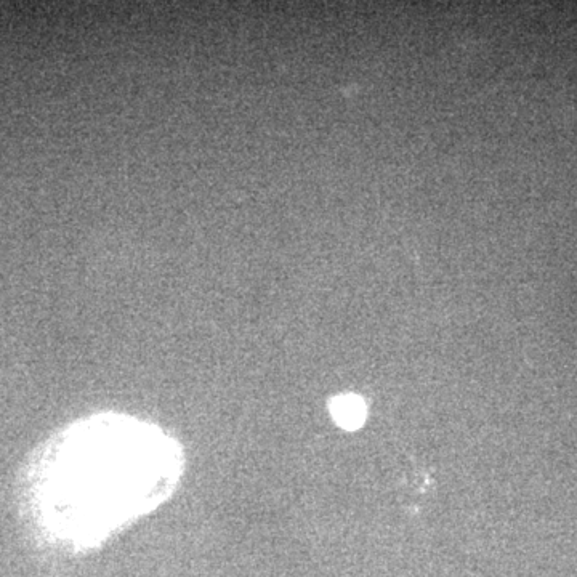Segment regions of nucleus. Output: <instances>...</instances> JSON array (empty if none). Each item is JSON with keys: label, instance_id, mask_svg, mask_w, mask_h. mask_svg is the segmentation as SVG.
<instances>
[{"label": "nucleus", "instance_id": "obj_2", "mask_svg": "<svg viewBox=\"0 0 577 577\" xmlns=\"http://www.w3.org/2000/svg\"><path fill=\"white\" fill-rule=\"evenodd\" d=\"M331 414L335 422L345 430H356L366 419V404L356 395L335 396L331 401Z\"/></svg>", "mask_w": 577, "mask_h": 577}, {"label": "nucleus", "instance_id": "obj_1", "mask_svg": "<svg viewBox=\"0 0 577 577\" xmlns=\"http://www.w3.org/2000/svg\"><path fill=\"white\" fill-rule=\"evenodd\" d=\"M178 478V451L159 430L127 417H95L53 438L26 477L37 526L89 545L161 502Z\"/></svg>", "mask_w": 577, "mask_h": 577}]
</instances>
